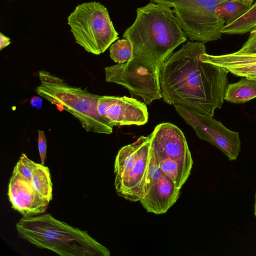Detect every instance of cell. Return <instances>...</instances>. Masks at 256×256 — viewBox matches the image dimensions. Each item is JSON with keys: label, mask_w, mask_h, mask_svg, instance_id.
<instances>
[{"label": "cell", "mask_w": 256, "mask_h": 256, "mask_svg": "<svg viewBox=\"0 0 256 256\" xmlns=\"http://www.w3.org/2000/svg\"><path fill=\"white\" fill-rule=\"evenodd\" d=\"M152 134L142 136L123 146L115 159L116 190L119 196L132 202H140L142 196Z\"/></svg>", "instance_id": "52a82bcc"}, {"label": "cell", "mask_w": 256, "mask_h": 256, "mask_svg": "<svg viewBox=\"0 0 256 256\" xmlns=\"http://www.w3.org/2000/svg\"><path fill=\"white\" fill-rule=\"evenodd\" d=\"M8 196L12 208L24 217L44 214L50 202L34 190L30 181L14 171L8 183Z\"/></svg>", "instance_id": "7c38bea8"}, {"label": "cell", "mask_w": 256, "mask_h": 256, "mask_svg": "<svg viewBox=\"0 0 256 256\" xmlns=\"http://www.w3.org/2000/svg\"><path fill=\"white\" fill-rule=\"evenodd\" d=\"M36 92L60 110L70 112L86 131L110 134L112 128L102 120L98 111V102L102 96L90 93L86 88L62 84L41 83Z\"/></svg>", "instance_id": "5b68a950"}, {"label": "cell", "mask_w": 256, "mask_h": 256, "mask_svg": "<svg viewBox=\"0 0 256 256\" xmlns=\"http://www.w3.org/2000/svg\"><path fill=\"white\" fill-rule=\"evenodd\" d=\"M38 148L40 164L44 165L46 156V140L44 130H38Z\"/></svg>", "instance_id": "44dd1931"}, {"label": "cell", "mask_w": 256, "mask_h": 256, "mask_svg": "<svg viewBox=\"0 0 256 256\" xmlns=\"http://www.w3.org/2000/svg\"><path fill=\"white\" fill-rule=\"evenodd\" d=\"M256 98V78L242 77L238 82L228 84L224 98L234 104H243Z\"/></svg>", "instance_id": "5bb4252c"}, {"label": "cell", "mask_w": 256, "mask_h": 256, "mask_svg": "<svg viewBox=\"0 0 256 256\" xmlns=\"http://www.w3.org/2000/svg\"><path fill=\"white\" fill-rule=\"evenodd\" d=\"M38 74L41 83L48 84H62L64 83L62 79L52 75L44 70L39 71Z\"/></svg>", "instance_id": "7402d4cb"}, {"label": "cell", "mask_w": 256, "mask_h": 256, "mask_svg": "<svg viewBox=\"0 0 256 256\" xmlns=\"http://www.w3.org/2000/svg\"><path fill=\"white\" fill-rule=\"evenodd\" d=\"M236 52L243 54H256V28L250 32L247 40Z\"/></svg>", "instance_id": "ffe728a7"}, {"label": "cell", "mask_w": 256, "mask_h": 256, "mask_svg": "<svg viewBox=\"0 0 256 256\" xmlns=\"http://www.w3.org/2000/svg\"><path fill=\"white\" fill-rule=\"evenodd\" d=\"M98 111L109 126H140L148 120L146 104L127 96H101L98 102Z\"/></svg>", "instance_id": "30bf717a"}, {"label": "cell", "mask_w": 256, "mask_h": 256, "mask_svg": "<svg viewBox=\"0 0 256 256\" xmlns=\"http://www.w3.org/2000/svg\"><path fill=\"white\" fill-rule=\"evenodd\" d=\"M180 191V189L161 170L150 148L140 204L148 212L165 214L176 202Z\"/></svg>", "instance_id": "9c48e42d"}, {"label": "cell", "mask_w": 256, "mask_h": 256, "mask_svg": "<svg viewBox=\"0 0 256 256\" xmlns=\"http://www.w3.org/2000/svg\"><path fill=\"white\" fill-rule=\"evenodd\" d=\"M30 182L34 190L41 197L49 202L52 200V184L48 167L38 164Z\"/></svg>", "instance_id": "2e32d148"}, {"label": "cell", "mask_w": 256, "mask_h": 256, "mask_svg": "<svg viewBox=\"0 0 256 256\" xmlns=\"http://www.w3.org/2000/svg\"><path fill=\"white\" fill-rule=\"evenodd\" d=\"M204 43L188 42L164 62L160 74L161 94L169 104H178L212 116L221 108L228 72L204 62Z\"/></svg>", "instance_id": "6da1fadb"}, {"label": "cell", "mask_w": 256, "mask_h": 256, "mask_svg": "<svg viewBox=\"0 0 256 256\" xmlns=\"http://www.w3.org/2000/svg\"><path fill=\"white\" fill-rule=\"evenodd\" d=\"M132 45L126 38L118 40L112 44L110 48L111 58L118 64L125 63L132 60Z\"/></svg>", "instance_id": "ac0fdd59"}, {"label": "cell", "mask_w": 256, "mask_h": 256, "mask_svg": "<svg viewBox=\"0 0 256 256\" xmlns=\"http://www.w3.org/2000/svg\"><path fill=\"white\" fill-rule=\"evenodd\" d=\"M68 24L76 42L94 54L104 53L118 38L107 8L98 2L78 5L68 17Z\"/></svg>", "instance_id": "277c9868"}, {"label": "cell", "mask_w": 256, "mask_h": 256, "mask_svg": "<svg viewBox=\"0 0 256 256\" xmlns=\"http://www.w3.org/2000/svg\"><path fill=\"white\" fill-rule=\"evenodd\" d=\"M37 165L38 163L30 160L25 154L22 153L13 171L30 181Z\"/></svg>", "instance_id": "d6986e66"}, {"label": "cell", "mask_w": 256, "mask_h": 256, "mask_svg": "<svg viewBox=\"0 0 256 256\" xmlns=\"http://www.w3.org/2000/svg\"><path fill=\"white\" fill-rule=\"evenodd\" d=\"M204 62L221 66L237 76L256 78V54H243L237 52L221 55L206 53L200 56Z\"/></svg>", "instance_id": "4fadbf2b"}, {"label": "cell", "mask_w": 256, "mask_h": 256, "mask_svg": "<svg viewBox=\"0 0 256 256\" xmlns=\"http://www.w3.org/2000/svg\"><path fill=\"white\" fill-rule=\"evenodd\" d=\"M150 148L156 156L176 161L192 170L193 160L182 132L169 122L157 125L152 132Z\"/></svg>", "instance_id": "8fae6325"}, {"label": "cell", "mask_w": 256, "mask_h": 256, "mask_svg": "<svg viewBox=\"0 0 256 256\" xmlns=\"http://www.w3.org/2000/svg\"><path fill=\"white\" fill-rule=\"evenodd\" d=\"M10 39L3 34L2 32L0 33V50H2L4 48L8 46L10 44Z\"/></svg>", "instance_id": "cb8c5ba5"}, {"label": "cell", "mask_w": 256, "mask_h": 256, "mask_svg": "<svg viewBox=\"0 0 256 256\" xmlns=\"http://www.w3.org/2000/svg\"><path fill=\"white\" fill-rule=\"evenodd\" d=\"M254 214L256 216V197H255Z\"/></svg>", "instance_id": "d4e9b609"}, {"label": "cell", "mask_w": 256, "mask_h": 256, "mask_svg": "<svg viewBox=\"0 0 256 256\" xmlns=\"http://www.w3.org/2000/svg\"><path fill=\"white\" fill-rule=\"evenodd\" d=\"M30 104L32 106L40 110L42 108L43 100L40 96H34L30 99Z\"/></svg>", "instance_id": "603a6c76"}, {"label": "cell", "mask_w": 256, "mask_h": 256, "mask_svg": "<svg viewBox=\"0 0 256 256\" xmlns=\"http://www.w3.org/2000/svg\"><path fill=\"white\" fill-rule=\"evenodd\" d=\"M256 28V2L248 10L232 23L226 25L222 30V34H235L250 32Z\"/></svg>", "instance_id": "e0dca14e"}, {"label": "cell", "mask_w": 256, "mask_h": 256, "mask_svg": "<svg viewBox=\"0 0 256 256\" xmlns=\"http://www.w3.org/2000/svg\"><path fill=\"white\" fill-rule=\"evenodd\" d=\"M123 37L132 45L128 62L159 76L164 61L187 40L173 10L152 2L137 8L136 20Z\"/></svg>", "instance_id": "7a4b0ae2"}, {"label": "cell", "mask_w": 256, "mask_h": 256, "mask_svg": "<svg viewBox=\"0 0 256 256\" xmlns=\"http://www.w3.org/2000/svg\"><path fill=\"white\" fill-rule=\"evenodd\" d=\"M19 236L61 256H109L108 249L86 230L55 218L50 214L22 217L16 224Z\"/></svg>", "instance_id": "3957f363"}, {"label": "cell", "mask_w": 256, "mask_h": 256, "mask_svg": "<svg viewBox=\"0 0 256 256\" xmlns=\"http://www.w3.org/2000/svg\"><path fill=\"white\" fill-rule=\"evenodd\" d=\"M177 112L194 130L201 140L220 149L230 160L236 159L241 150L238 132L232 131L212 116L178 104L174 105Z\"/></svg>", "instance_id": "ba28073f"}, {"label": "cell", "mask_w": 256, "mask_h": 256, "mask_svg": "<svg viewBox=\"0 0 256 256\" xmlns=\"http://www.w3.org/2000/svg\"><path fill=\"white\" fill-rule=\"evenodd\" d=\"M229 0H150L173 8L186 37L206 43L222 38L224 20L216 14L217 8Z\"/></svg>", "instance_id": "8992f818"}, {"label": "cell", "mask_w": 256, "mask_h": 256, "mask_svg": "<svg viewBox=\"0 0 256 256\" xmlns=\"http://www.w3.org/2000/svg\"><path fill=\"white\" fill-rule=\"evenodd\" d=\"M254 0H229L221 4L216 10L217 16L228 25L245 14Z\"/></svg>", "instance_id": "9a60e30c"}]
</instances>
